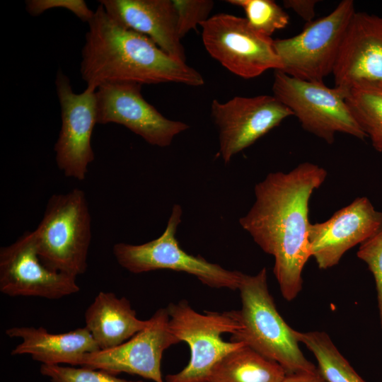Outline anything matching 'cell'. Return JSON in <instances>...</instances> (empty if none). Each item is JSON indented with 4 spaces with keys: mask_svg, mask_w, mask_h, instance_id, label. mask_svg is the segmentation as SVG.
<instances>
[{
    "mask_svg": "<svg viewBox=\"0 0 382 382\" xmlns=\"http://www.w3.org/2000/svg\"><path fill=\"white\" fill-rule=\"evenodd\" d=\"M328 173L310 162L289 172L270 173L254 188L255 202L239 219L241 226L266 253L273 256L281 294L294 300L302 289V272L311 257L308 239V203Z\"/></svg>",
    "mask_w": 382,
    "mask_h": 382,
    "instance_id": "cell-1",
    "label": "cell"
},
{
    "mask_svg": "<svg viewBox=\"0 0 382 382\" xmlns=\"http://www.w3.org/2000/svg\"><path fill=\"white\" fill-rule=\"evenodd\" d=\"M80 73L87 87L133 82L200 86L202 76L162 50L148 37L116 22L99 4L88 23Z\"/></svg>",
    "mask_w": 382,
    "mask_h": 382,
    "instance_id": "cell-2",
    "label": "cell"
},
{
    "mask_svg": "<svg viewBox=\"0 0 382 382\" xmlns=\"http://www.w3.org/2000/svg\"><path fill=\"white\" fill-rule=\"evenodd\" d=\"M238 290L241 308L232 313L239 328L231 341L241 342L278 363L287 374L315 372L316 366L299 348L291 328L278 312L267 286V270L242 274Z\"/></svg>",
    "mask_w": 382,
    "mask_h": 382,
    "instance_id": "cell-3",
    "label": "cell"
},
{
    "mask_svg": "<svg viewBox=\"0 0 382 382\" xmlns=\"http://www.w3.org/2000/svg\"><path fill=\"white\" fill-rule=\"evenodd\" d=\"M33 233L38 255L47 267L75 277L83 274L92 236L85 192L74 188L52 195Z\"/></svg>",
    "mask_w": 382,
    "mask_h": 382,
    "instance_id": "cell-4",
    "label": "cell"
},
{
    "mask_svg": "<svg viewBox=\"0 0 382 382\" xmlns=\"http://www.w3.org/2000/svg\"><path fill=\"white\" fill-rule=\"evenodd\" d=\"M182 214L181 206L175 204L163 233L157 238L139 245L115 243L112 252L118 264L134 274L170 270L193 275L211 288L238 289L243 272L226 270L180 246L176 232Z\"/></svg>",
    "mask_w": 382,
    "mask_h": 382,
    "instance_id": "cell-5",
    "label": "cell"
},
{
    "mask_svg": "<svg viewBox=\"0 0 382 382\" xmlns=\"http://www.w3.org/2000/svg\"><path fill=\"white\" fill-rule=\"evenodd\" d=\"M166 308L170 330L180 342L187 344L190 358L181 371L167 375L165 382H207L212 368L222 358L245 345L226 342L221 337L224 333L233 334L239 328L232 311L202 314L186 300L170 303Z\"/></svg>",
    "mask_w": 382,
    "mask_h": 382,
    "instance_id": "cell-6",
    "label": "cell"
},
{
    "mask_svg": "<svg viewBox=\"0 0 382 382\" xmlns=\"http://www.w3.org/2000/svg\"><path fill=\"white\" fill-rule=\"evenodd\" d=\"M272 91L305 130L330 144L334 142L337 133L362 140L367 137L346 102L347 91L328 87L323 82L299 79L277 70Z\"/></svg>",
    "mask_w": 382,
    "mask_h": 382,
    "instance_id": "cell-7",
    "label": "cell"
},
{
    "mask_svg": "<svg viewBox=\"0 0 382 382\" xmlns=\"http://www.w3.org/2000/svg\"><path fill=\"white\" fill-rule=\"evenodd\" d=\"M355 12L353 1L343 0L326 16L306 23L298 35L274 40L282 64L281 71L299 79L323 82L332 74Z\"/></svg>",
    "mask_w": 382,
    "mask_h": 382,
    "instance_id": "cell-8",
    "label": "cell"
},
{
    "mask_svg": "<svg viewBox=\"0 0 382 382\" xmlns=\"http://www.w3.org/2000/svg\"><path fill=\"white\" fill-rule=\"evenodd\" d=\"M200 25L207 51L233 74L251 79L282 69L274 40L254 30L245 18L216 13Z\"/></svg>",
    "mask_w": 382,
    "mask_h": 382,
    "instance_id": "cell-9",
    "label": "cell"
},
{
    "mask_svg": "<svg viewBox=\"0 0 382 382\" xmlns=\"http://www.w3.org/2000/svg\"><path fill=\"white\" fill-rule=\"evenodd\" d=\"M55 85L62 118L54 147L56 163L66 177L82 181L95 158L91 137L98 124L96 89L86 86L82 93H76L61 70L57 71Z\"/></svg>",
    "mask_w": 382,
    "mask_h": 382,
    "instance_id": "cell-10",
    "label": "cell"
},
{
    "mask_svg": "<svg viewBox=\"0 0 382 382\" xmlns=\"http://www.w3.org/2000/svg\"><path fill=\"white\" fill-rule=\"evenodd\" d=\"M149 325L124 343L83 356L77 366L99 369L116 375L127 373L154 382H165L161 373L163 352L180 342L169 328L166 308L158 309Z\"/></svg>",
    "mask_w": 382,
    "mask_h": 382,
    "instance_id": "cell-11",
    "label": "cell"
},
{
    "mask_svg": "<svg viewBox=\"0 0 382 382\" xmlns=\"http://www.w3.org/2000/svg\"><path fill=\"white\" fill-rule=\"evenodd\" d=\"M141 86L133 82L100 85L96 91L97 122L123 125L152 146H168L189 126L161 114L144 98Z\"/></svg>",
    "mask_w": 382,
    "mask_h": 382,
    "instance_id": "cell-12",
    "label": "cell"
},
{
    "mask_svg": "<svg viewBox=\"0 0 382 382\" xmlns=\"http://www.w3.org/2000/svg\"><path fill=\"white\" fill-rule=\"evenodd\" d=\"M211 115L218 129L219 155L228 163L292 112L274 96H236L226 103L214 100Z\"/></svg>",
    "mask_w": 382,
    "mask_h": 382,
    "instance_id": "cell-13",
    "label": "cell"
},
{
    "mask_svg": "<svg viewBox=\"0 0 382 382\" xmlns=\"http://www.w3.org/2000/svg\"><path fill=\"white\" fill-rule=\"evenodd\" d=\"M76 277L57 272L41 260L33 231L0 249V291L9 296L57 300L79 292Z\"/></svg>",
    "mask_w": 382,
    "mask_h": 382,
    "instance_id": "cell-14",
    "label": "cell"
},
{
    "mask_svg": "<svg viewBox=\"0 0 382 382\" xmlns=\"http://www.w3.org/2000/svg\"><path fill=\"white\" fill-rule=\"evenodd\" d=\"M381 229L382 212L367 197H357L325 221L310 224L308 239L311 257L320 269H329L337 265L348 250Z\"/></svg>",
    "mask_w": 382,
    "mask_h": 382,
    "instance_id": "cell-15",
    "label": "cell"
},
{
    "mask_svg": "<svg viewBox=\"0 0 382 382\" xmlns=\"http://www.w3.org/2000/svg\"><path fill=\"white\" fill-rule=\"evenodd\" d=\"M332 74L335 86L345 91L363 82L382 83V17L354 13Z\"/></svg>",
    "mask_w": 382,
    "mask_h": 382,
    "instance_id": "cell-16",
    "label": "cell"
},
{
    "mask_svg": "<svg viewBox=\"0 0 382 382\" xmlns=\"http://www.w3.org/2000/svg\"><path fill=\"white\" fill-rule=\"evenodd\" d=\"M98 2L119 24L148 37L172 57L185 62L173 0H99Z\"/></svg>",
    "mask_w": 382,
    "mask_h": 382,
    "instance_id": "cell-17",
    "label": "cell"
},
{
    "mask_svg": "<svg viewBox=\"0 0 382 382\" xmlns=\"http://www.w3.org/2000/svg\"><path fill=\"white\" fill-rule=\"evenodd\" d=\"M9 337L20 338L11 354H28L46 365L69 364L77 366L81 358L100 350L88 330L79 328L63 333H51L42 327H12L6 330Z\"/></svg>",
    "mask_w": 382,
    "mask_h": 382,
    "instance_id": "cell-18",
    "label": "cell"
},
{
    "mask_svg": "<svg viewBox=\"0 0 382 382\" xmlns=\"http://www.w3.org/2000/svg\"><path fill=\"white\" fill-rule=\"evenodd\" d=\"M149 323L137 318L127 299L112 292L100 291L85 312V327L100 349L124 343Z\"/></svg>",
    "mask_w": 382,
    "mask_h": 382,
    "instance_id": "cell-19",
    "label": "cell"
},
{
    "mask_svg": "<svg viewBox=\"0 0 382 382\" xmlns=\"http://www.w3.org/2000/svg\"><path fill=\"white\" fill-rule=\"evenodd\" d=\"M286 375L278 363L243 345L222 358L207 382H282Z\"/></svg>",
    "mask_w": 382,
    "mask_h": 382,
    "instance_id": "cell-20",
    "label": "cell"
},
{
    "mask_svg": "<svg viewBox=\"0 0 382 382\" xmlns=\"http://www.w3.org/2000/svg\"><path fill=\"white\" fill-rule=\"evenodd\" d=\"M295 335L314 355L318 371L327 382H366L322 331L299 332Z\"/></svg>",
    "mask_w": 382,
    "mask_h": 382,
    "instance_id": "cell-21",
    "label": "cell"
},
{
    "mask_svg": "<svg viewBox=\"0 0 382 382\" xmlns=\"http://www.w3.org/2000/svg\"><path fill=\"white\" fill-rule=\"evenodd\" d=\"M345 100L374 148L382 153V86L369 82L355 84Z\"/></svg>",
    "mask_w": 382,
    "mask_h": 382,
    "instance_id": "cell-22",
    "label": "cell"
},
{
    "mask_svg": "<svg viewBox=\"0 0 382 382\" xmlns=\"http://www.w3.org/2000/svg\"><path fill=\"white\" fill-rule=\"evenodd\" d=\"M229 4L243 9L248 23L258 33L266 36L285 28L289 15L272 0H228Z\"/></svg>",
    "mask_w": 382,
    "mask_h": 382,
    "instance_id": "cell-23",
    "label": "cell"
},
{
    "mask_svg": "<svg viewBox=\"0 0 382 382\" xmlns=\"http://www.w3.org/2000/svg\"><path fill=\"white\" fill-rule=\"evenodd\" d=\"M40 371L51 382H144L128 381L105 371L82 366L41 364Z\"/></svg>",
    "mask_w": 382,
    "mask_h": 382,
    "instance_id": "cell-24",
    "label": "cell"
},
{
    "mask_svg": "<svg viewBox=\"0 0 382 382\" xmlns=\"http://www.w3.org/2000/svg\"><path fill=\"white\" fill-rule=\"evenodd\" d=\"M173 3L181 39L209 18L214 4L212 0H173Z\"/></svg>",
    "mask_w": 382,
    "mask_h": 382,
    "instance_id": "cell-25",
    "label": "cell"
},
{
    "mask_svg": "<svg viewBox=\"0 0 382 382\" xmlns=\"http://www.w3.org/2000/svg\"><path fill=\"white\" fill-rule=\"evenodd\" d=\"M357 257L366 263L374 275L382 330V229L360 244Z\"/></svg>",
    "mask_w": 382,
    "mask_h": 382,
    "instance_id": "cell-26",
    "label": "cell"
},
{
    "mask_svg": "<svg viewBox=\"0 0 382 382\" xmlns=\"http://www.w3.org/2000/svg\"><path fill=\"white\" fill-rule=\"evenodd\" d=\"M63 8L78 17L81 21L88 23L94 15L83 0H27L25 8L33 16H38L47 10Z\"/></svg>",
    "mask_w": 382,
    "mask_h": 382,
    "instance_id": "cell-27",
    "label": "cell"
},
{
    "mask_svg": "<svg viewBox=\"0 0 382 382\" xmlns=\"http://www.w3.org/2000/svg\"><path fill=\"white\" fill-rule=\"evenodd\" d=\"M318 1L316 0H285L284 6L294 11L306 23L313 21L315 16V6Z\"/></svg>",
    "mask_w": 382,
    "mask_h": 382,
    "instance_id": "cell-28",
    "label": "cell"
},
{
    "mask_svg": "<svg viewBox=\"0 0 382 382\" xmlns=\"http://www.w3.org/2000/svg\"><path fill=\"white\" fill-rule=\"evenodd\" d=\"M282 382H327L317 370L315 372L287 374Z\"/></svg>",
    "mask_w": 382,
    "mask_h": 382,
    "instance_id": "cell-29",
    "label": "cell"
},
{
    "mask_svg": "<svg viewBox=\"0 0 382 382\" xmlns=\"http://www.w3.org/2000/svg\"><path fill=\"white\" fill-rule=\"evenodd\" d=\"M378 85H380L381 86H382V83H378Z\"/></svg>",
    "mask_w": 382,
    "mask_h": 382,
    "instance_id": "cell-30",
    "label": "cell"
}]
</instances>
